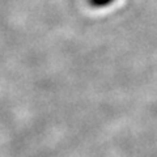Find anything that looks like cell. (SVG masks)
Segmentation results:
<instances>
[{
	"instance_id": "cell-1",
	"label": "cell",
	"mask_w": 157,
	"mask_h": 157,
	"mask_svg": "<svg viewBox=\"0 0 157 157\" xmlns=\"http://www.w3.org/2000/svg\"><path fill=\"white\" fill-rule=\"evenodd\" d=\"M114 2L115 0H88V3H89V6L92 8H104V7L110 6Z\"/></svg>"
}]
</instances>
